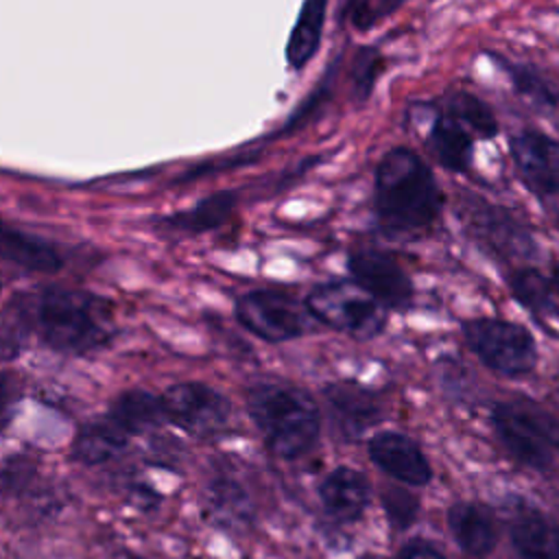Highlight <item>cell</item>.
I'll return each instance as SVG.
<instances>
[{"label":"cell","mask_w":559,"mask_h":559,"mask_svg":"<svg viewBox=\"0 0 559 559\" xmlns=\"http://www.w3.org/2000/svg\"><path fill=\"white\" fill-rule=\"evenodd\" d=\"M373 210L382 229L395 236H417L437 223L443 194L415 151L395 146L380 157L373 175Z\"/></svg>","instance_id":"1"},{"label":"cell","mask_w":559,"mask_h":559,"mask_svg":"<svg viewBox=\"0 0 559 559\" xmlns=\"http://www.w3.org/2000/svg\"><path fill=\"white\" fill-rule=\"evenodd\" d=\"M247 411L266 448L295 461L308 454L321 435V411L310 393L284 380L255 382L247 391Z\"/></svg>","instance_id":"2"},{"label":"cell","mask_w":559,"mask_h":559,"mask_svg":"<svg viewBox=\"0 0 559 559\" xmlns=\"http://www.w3.org/2000/svg\"><path fill=\"white\" fill-rule=\"evenodd\" d=\"M33 314L41 341L57 352L85 354L103 347L111 334L105 306L79 290H44L33 306Z\"/></svg>","instance_id":"3"},{"label":"cell","mask_w":559,"mask_h":559,"mask_svg":"<svg viewBox=\"0 0 559 559\" xmlns=\"http://www.w3.org/2000/svg\"><path fill=\"white\" fill-rule=\"evenodd\" d=\"M461 332L469 352L500 376L522 378L537 367V343L520 323L498 317H476L463 321Z\"/></svg>","instance_id":"4"},{"label":"cell","mask_w":559,"mask_h":559,"mask_svg":"<svg viewBox=\"0 0 559 559\" xmlns=\"http://www.w3.org/2000/svg\"><path fill=\"white\" fill-rule=\"evenodd\" d=\"M304 308L323 325L349 334L358 341L378 336L389 321L386 310L365 290H360L352 280L317 284L306 295Z\"/></svg>","instance_id":"5"},{"label":"cell","mask_w":559,"mask_h":559,"mask_svg":"<svg viewBox=\"0 0 559 559\" xmlns=\"http://www.w3.org/2000/svg\"><path fill=\"white\" fill-rule=\"evenodd\" d=\"M459 218L478 247L504 262L533 260L537 255V242L528 225L502 205L465 194L459 203Z\"/></svg>","instance_id":"6"},{"label":"cell","mask_w":559,"mask_h":559,"mask_svg":"<svg viewBox=\"0 0 559 559\" xmlns=\"http://www.w3.org/2000/svg\"><path fill=\"white\" fill-rule=\"evenodd\" d=\"M238 323L266 343H286L308 330V314L299 304L275 288H255L236 299Z\"/></svg>","instance_id":"7"},{"label":"cell","mask_w":559,"mask_h":559,"mask_svg":"<svg viewBox=\"0 0 559 559\" xmlns=\"http://www.w3.org/2000/svg\"><path fill=\"white\" fill-rule=\"evenodd\" d=\"M347 271L352 282L384 310L411 308L415 297L413 280L391 253L373 247H358L347 255Z\"/></svg>","instance_id":"8"},{"label":"cell","mask_w":559,"mask_h":559,"mask_svg":"<svg viewBox=\"0 0 559 559\" xmlns=\"http://www.w3.org/2000/svg\"><path fill=\"white\" fill-rule=\"evenodd\" d=\"M159 397L166 421L190 435L210 437L223 430L229 421V400L210 384L179 382L168 386Z\"/></svg>","instance_id":"9"},{"label":"cell","mask_w":559,"mask_h":559,"mask_svg":"<svg viewBox=\"0 0 559 559\" xmlns=\"http://www.w3.org/2000/svg\"><path fill=\"white\" fill-rule=\"evenodd\" d=\"M509 153L520 179L537 197H559V142L544 131L522 129L511 135Z\"/></svg>","instance_id":"10"},{"label":"cell","mask_w":559,"mask_h":559,"mask_svg":"<svg viewBox=\"0 0 559 559\" xmlns=\"http://www.w3.org/2000/svg\"><path fill=\"white\" fill-rule=\"evenodd\" d=\"M491 426L504 450L526 467L548 469L552 450L544 441L528 406L500 402L491 408Z\"/></svg>","instance_id":"11"},{"label":"cell","mask_w":559,"mask_h":559,"mask_svg":"<svg viewBox=\"0 0 559 559\" xmlns=\"http://www.w3.org/2000/svg\"><path fill=\"white\" fill-rule=\"evenodd\" d=\"M323 397L336 430L347 439L360 437L384 415V404L378 393L352 380L328 384Z\"/></svg>","instance_id":"12"},{"label":"cell","mask_w":559,"mask_h":559,"mask_svg":"<svg viewBox=\"0 0 559 559\" xmlns=\"http://www.w3.org/2000/svg\"><path fill=\"white\" fill-rule=\"evenodd\" d=\"M369 456L371 461L393 476L395 480L413 487H424L432 480V467L426 459L424 450L417 445L415 439L395 432L382 430L369 439Z\"/></svg>","instance_id":"13"},{"label":"cell","mask_w":559,"mask_h":559,"mask_svg":"<svg viewBox=\"0 0 559 559\" xmlns=\"http://www.w3.org/2000/svg\"><path fill=\"white\" fill-rule=\"evenodd\" d=\"M369 496L371 489L365 474L347 465L332 469L319 487L325 511L338 522H356L365 513Z\"/></svg>","instance_id":"14"},{"label":"cell","mask_w":559,"mask_h":559,"mask_svg":"<svg viewBox=\"0 0 559 559\" xmlns=\"http://www.w3.org/2000/svg\"><path fill=\"white\" fill-rule=\"evenodd\" d=\"M511 539L522 559H559V526L535 507L513 513Z\"/></svg>","instance_id":"15"},{"label":"cell","mask_w":559,"mask_h":559,"mask_svg":"<svg viewBox=\"0 0 559 559\" xmlns=\"http://www.w3.org/2000/svg\"><path fill=\"white\" fill-rule=\"evenodd\" d=\"M448 526L456 544L472 557H487L498 542L493 518L474 502L452 504L448 511Z\"/></svg>","instance_id":"16"},{"label":"cell","mask_w":559,"mask_h":559,"mask_svg":"<svg viewBox=\"0 0 559 559\" xmlns=\"http://www.w3.org/2000/svg\"><path fill=\"white\" fill-rule=\"evenodd\" d=\"M428 144L443 168L452 173L469 170L474 157L472 133L448 111L439 114L432 120L428 131Z\"/></svg>","instance_id":"17"},{"label":"cell","mask_w":559,"mask_h":559,"mask_svg":"<svg viewBox=\"0 0 559 559\" xmlns=\"http://www.w3.org/2000/svg\"><path fill=\"white\" fill-rule=\"evenodd\" d=\"M325 9L328 4L323 0H310L301 4L286 41V63L293 70L306 68L319 52L325 26Z\"/></svg>","instance_id":"18"},{"label":"cell","mask_w":559,"mask_h":559,"mask_svg":"<svg viewBox=\"0 0 559 559\" xmlns=\"http://www.w3.org/2000/svg\"><path fill=\"white\" fill-rule=\"evenodd\" d=\"M127 437L135 432H146L157 428L166 421L162 397L144 391V389H129L120 393L107 415Z\"/></svg>","instance_id":"19"},{"label":"cell","mask_w":559,"mask_h":559,"mask_svg":"<svg viewBox=\"0 0 559 559\" xmlns=\"http://www.w3.org/2000/svg\"><path fill=\"white\" fill-rule=\"evenodd\" d=\"M127 439L129 437L109 417H103L76 432L70 456L81 465H100L118 456L124 450Z\"/></svg>","instance_id":"20"},{"label":"cell","mask_w":559,"mask_h":559,"mask_svg":"<svg viewBox=\"0 0 559 559\" xmlns=\"http://www.w3.org/2000/svg\"><path fill=\"white\" fill-rule=\"evenodd\" d=\"M0 258L35 273H52L61 266V255L48 242L0 225Z\"/></svg>","instance_id":"21"},{"label":"cell","mask_w":559,"mask_h":559,"mask_svg":"<svg viewBox=\"0 0 559 559\" xmlns=\"http://www.w3.org/2000/svg\"><path fill=\"white\" fill-rule=\"evenodd\" d=\"M205 504L216 524L240 528L251 522L253 507L247 491L234 478H214L205 493Z\"/></svg>","instance_id":"22"},{"label":"cell","mask_w":559,"mask_h":559,"mask_svg":"<svg viewBox=\"0 0 559 559\" xmlns=\"http://www.w3.org/2000/svg\"><path fill=\"white\" fill-rule=\"evenodd\" d=\"M513 299L535 317H555V293L550 280L533 266H520L507 277Z\"/></svg>","instance_id":"23"},{"label":"cell","mask_w":559,"mask_h":559,"mask_svg":"<svg viewBox=\"0 0 559 559\" xmlns=\"http://www.w3.org/2000/svg\"><path fill=\"white\" fill-rule=\"evenodd\" d=\"M445 111L454 116L465 129H469V133H476L483 140H493L500 131L498 118L491 107L472 92H454L445 103Z\"/></svg>","instance_id":"24"},{"label":"cell","mask_w":559,"mask_h":559,"mask_svg":"<svg viewBox=\"0 0 559 559\" xmlns=\"http://www.w3.org/2000/svg\"><path fill=\"white\" fill-rule=\"evenodd\" d=\"M236 207V194L234 192H216L199 201L188 212H181L170 218L173 229L181 231H205L223 225L231 210Z\"/></svg>","instance_id":"25"},{"label":"cell","mask_w":559,"mask_h":559,"mask_svg":"<svg viewBox=\"0 0 559 559\" xmlns=\"http://www.w3.org/2000/svg\"><path fill=\"white\" fill-rule=\"evenodd\" d=\"M498 63L504 68L507 76L511 79L513 90L520 96H524L531 105L546 111L559 109V90L546 76H542L535 68L522 66V63H509L504 59H498Z\"/></svg>","instance_id":"26"},{"label":"cell","mask_w":559,"mask_h":559,"mask_svg":"<svg viewBox=\"0 0 559 559\" xmlns=\"http://www.w3.org/2000/svg\"><path fill=\"white\" fill-rule=\"evenodd\" d=\"M384 72V57L376 46H365L356 52L352 63V92L358 103H365Z\"/></svg>","instance_id":"27"},{"label":"cell","mask_w":559,"mask_h":559,"mask_svg":"<svg viewBox=\"0 0 559 559\" xmlns=\"http://www.w3.org/2000/svg\"><path fill=\"white\" fill-rule=\"evenodd\" d=\"M400 2L389 0H360V2H347L343 4V20L349 22L356 31H369L376 24H380L384 17H389L393 11H397Z\"/></svg>","instance_id":"28"},{"label":"cell","mask_w":559,"mask_h":559,"mask_svg":"<svg viewBox=\"0 0 559 559\" xmlns=\"http://www.w3.org/2000/svg\"><path fill=\"white\" fill-rule=\"evenodd\" d=\"M382 507L389 515V522L395 528H406L413 524V520L417 515L419 500L402 487H386L382 491Z\"/></svg>","instance_id":"29"},{"label":"cell","mask_w":559,"mask_h":559,"mask_svg":"<svg viewBox=\"0 0 559 559\" xmlns=\"http://www.w3.org/2000/svg\"><path fill=\"white\" fill-rule=\"evenodd\" d=\"M528 411H531V415H533V419H535L544 441L548 443V448L559 452V417L550 415L548 411H544L539 406H528Z\"/></svg>","instance_id":"30"},{"label":"cell","mask_w":559,"mask_h":559,"mask_svg":"<svg viewBox=\"0 0 559 559\" xmlns=\"http://www.w3.org/2000/svg\"><path fill=\"white\" fill-rule=\"evenodd\" d=\"M15 406H17L15 382L7 373H0V430H4L11 424L15 415Z\"/></svg>","instance_id":"31"},{"label":"cell","mask_w":559,"mask_h":559,"mask_svg":"<svg viewBox=\"0 0 559 559\" xmlns=\"http://www.w3.org/2000/svg\"><path fill=\"white\" fill-rule=\"evenodd\" d=\"M400 559H445V557L439 550H435L430 544H426L421 539H415V542L404 546Z\"/></svg>","instance_id":"32"},{"label":"cell","mask_w":559,"mask_h":559,"mask_svg":"<svg viewBox=\"0 0 559 559\" xmlns=\"http://www.w3.org/2000/svg\"><path fill=\"white\" fill-rule=\"evenodd\" d=\"M111 559H146V557H142V555H138V552H133V550H129V548H118V550L111 555Z\"/></svg>","instance_id":"33"},{"label":"cell","mask_w":559,"mask_h":559,"mask_svg":"<svg viewBox=\"0 0 559 559\" xmlns=\"http://www.w3.org/2000/svg\"><path fill=\"white\" fill-rule=\"evenodd\" d=\"M550 286H552V293L559 297V262L550 271Z\"/></svg>","instance_id":"34"},{"label":"cell","mask_w":559,"mask_h":559,"mask_svg":"<svg viewBox=\"0 0 559 559\" xmlns=\"http://www.w3.org/2000/svg\"><path fill=\"white\" fill-rule=\"evenodd\" d=\"M360 559H384V557H376V555H365V557H360Z\"/></svg>","instance_id":"35"}]
</instances>
